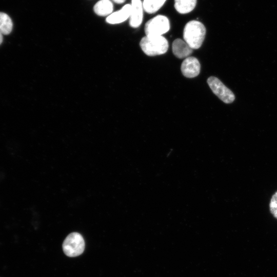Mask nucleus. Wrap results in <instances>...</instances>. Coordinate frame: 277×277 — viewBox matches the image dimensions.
<instances>
[{"instance_id":"obj_11","label":"nucleus","mask_w":277,"mask_h":277,"mask_svg":"<svg viewBox=\"0 0 277 277\" xmlns=\"http://www.w3.org/2000/svg\"><path fill=\"white\" fill-rule=\"evenodd\" d=\"M197 0H174V8L181 14H186L195 7Z\"/></svg>"},{"instance_id":"obj_8","label":"nucleus","mask_w":277,"mask_h":277,"mask_svg":"<svg viewBox=\"0 0 277 277\" xmlns=\"http://www.w3.org/2000/svg\"><path fill=\"white\" fill-rule=\"evenodd\" d=\"M131 4L124 5L120 10L112 13L106 18V22L110 24L123 23L130 17L131 14Z\"/></svg>"},{"instance_id":"obj_2","label":"nucleus","mask_w":277,"mask_h":277,"mask_svg":"<svg viewBox=\"0 0 277 277\" xmlns=\"http://www.w3.org/2000/svg\"><path fill=\"white\" fill-rule=\"evenodd\" d=\"M143 51L148 56L165 53L168 49V42L163 36L143 37L140 43Z\"/></svg>"},{"instance_id":"obj_14","label":"nucleus","mask_w":277,"mask_h":277,"mask_svg":"<svg viewBox=\"0 0 277 277\" xmlns=\"http://www.w3.org/2000/svg\"><path fill=\"white\" fill-rule=\"evenodd\" d=\"M269 208L272 214L277 219V191L275 192L271 199Z\"/></svg>"},{"instance_id":"obj_1","label":"nucleus","mask_w":277,"mask_h":277,"mask_svg":"<svg viewBox=\"0 0 277 277\" xmlns=\"http://www.w3.org/2000/svg\"><path fill=\"white\" fill-rule=\"evenodd\" d=\"M206 32V28L201 22L190 21L187 23L184 28V40L192 49H197L202 45Z\"/></svg>"},{"instance_id":"obj_12","label":"nucleus","mask_w":277,"mask_h":277,"mask_svg":"<svg viewBox=\"0 0 277 277\" xmlns=\"http://www.w3.org/2000/svg\"><path fill=\"white\" fill-rule=\"evenodd\" d=\"M166 0H143L144 10L149 14L157 12L164 4Z\"/></svg>"},{"instance_id":"obj_6","label":"nucleus","mask_w":277,"mask_h":277,"mask_svg":"<svg viewBox=\"0 0 277 277\" xmlns=\"http://www.w3.org/2000/svg\"><path fill=\"white\" fill-rule=\"evenodd\" d=\"M201 66L198 60L193 56L186 57L181 65V71L186 77L193 78L200 72Z\"/></svg>"},{"instance_id":"obj_13","label":"nucleus","mask_w":277,"mask_h":277,"mask_svg":"<svg viewBox=\"0 0 277 277\" xmlns=\"http://www.w3.org/2000/svg\"><path fill=\"white\" fill-rule=\"evenodd\" d=\"M13 28V23L10 16L0 12V32L5 35L9 34Z\"/></svg>"},{"instance_id":"obj_7","label":"nucleus","mask_w":277,"mask_h":277,"mask_svg":"<svg viewBox=\"0 0 277 277\" xmlns=\"http://www.w3.org/2000/svg\"><path fill=\"white\" fill-rule=\"evenodd\" d=\"M129 24L131 27H139L143 18V6L141 0H131Z\"/></svg>"},{"instance_id":"obj_5","label":"nucleus","mask_w":277,"mask_h":277,"mask_svg":"<svg viewBox=\"0 0 277 277\" xmlns=\"http://www.w3.org/2000/svg\"><path fill=\"white\" fill-rule=\"evenodd\" d=\"M207 83L213 92L223 102L229 104L234 101L233 93L217 77H209Z\"/></svg>"},{"instance_id":"obj_3","label":"nucleus","mask_w":277,"mask_h":277,"mask_svg":"<svg viewBox=\"0 0 277 277\" xmlns=\"http://www.w3.org/2000/svg\"><path fill=\"white\" fill-rule=\"evenodd\" d=\"M85 249V241L78 232L70 233L63 243L64 253L69 257H75L82 254Z\"/></svg>"},{"instance_id":"obj_15","label":"nucleus","mask_w":277,"mask_h":277,"mask_svg":"<svg viewBox=\"0 0 277 277\" xmlns=\"http://www.w3.org/2000/svg\"><path fill=\"white\" fill-rule=\"evenodd\" d=\"M115 3L117 4H122L125 2L126 0H113Z\"/></svg>"},{"instance_id":"obj_10","label":"nucleus","mask_w":277,"mask_h":277,"mask_svg":"<svg viewBox=\"0 0 277 277\" xmlns=\"http://www.w3.org/2000/svg\"><path fill=\"white\" fill-rule=\"evenodd\" d=\"M113 6L110 0H100L93 7L94 12L100 16H109L113 11Z\"/></svg>"},{"instance_id":"obj_16","label":"nucleus","mask_w":277,"mask_h":277,"mask_svg":"<svg viewBox=\"0 0 277 277\" xmlns=\"http://www.w3.org/2000/svg\"><path fill=\"white\" fill-rule=\"evenodd\" d=\"M3 39V34L0 32V45L2 43Z\"/></svg>"},{"instance_id":"obj_9","label":"nucleus","mask_w":277,"mask_h":277,"mask_svg":"<svg viewBox=\"0 0 277 277\" xmlns=\"http://www.w3.org/2000/svg\"><path fill=\"white\" fill-rule=\"evenodd\" d=\"M174 55L179 58L187 57L192 52V49L181 38L175 39L172 45Z\"/></svg>"},{"instance_id":"obj_4","label":"nucleus","mask_w":277,"mask_h":277,"mask_svg":"<svg viewBox=\"0 0 277 277\" xmlns=\"http://www.w3.org/2000/svg\"><path fill=\"white\" fill-rule=\"evenodd\" d=\"M170 29V22L163 15H157L149 19L145 24V32L146 36H162Z\"/></svg>"}]
</instances>
